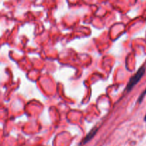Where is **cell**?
I'll use <instances>...</instances> for the list:
<instances>
[{
    "label": "cell",
    "instance_id": "7a4b0ae2",
    "mask_svg": "<svg viewBox=\"0 0 146 146\" xmlns=\"http://www.w3.org/2000/svg\"><path fill=\"white\" fill-rule=\"evenodd\" d=\"M97 131H98V128H97L96 127H95V128H93V129L91 130V131H90V132L88 133L86 135L85 138H84V141H83L82 143H83V144L86 143H88V141H90V140L92 139V138H94V135H95L96 134Z\"/></svg>",
    "mask_w": 146,
    "mask_h": 146
},
{
    "label": "cell",
    "instance_id": "3957f363",
    "mask_svg": "<svg viewBox=\"0 0 146 146\" xmlns=\"http://www.w3.org/2000/svg\"><path fill=\"white\" fill-rule=\"evenodd\" d=\"M145 95H146V89L143 91V92L142 93V94H141V95L140 96L139 98H138V103H141V101H142V100L143 99V98H144V96H145Z\"/></svg>",
    "mask_w": 146,
    "mask_h": 146
},
{
    "label": "cell",
    "instance_id": "277c9868",
    "mask_svg": "<svg viewBox=\"0 0 146 146\" xmlns=\"http://www.w3.org/2000/svg\"><path fill=\"white\" fill-rule=\"evenodd\" d=\"M144 120H145V121H146V115L145 116V118H144Z\"/></svg>",
    "mask_w": 146,
    "mask_h": 146
},
{
    "label": "cell",
    "instance_id": "6da1fadb",
    "mask_svg": "<svg viewBox=\"0 0 146 146\" xmlns=\"http://www.w3.org/2000/svg\"><path fill=\"white\" fill-rule=\"evenodd\" d=\"M145 68H144V67H141V68H140L136 73H135V75L131 77L129 82H128V85H127L126 88H125L126 91H128H128H131V90L133 88L134 86H135V84H137L138 82H139L141 78H142L143 74H145Z\"/></svg>",
    "mask_w": 146,
    "mask_h": 146
}]
</instances>
